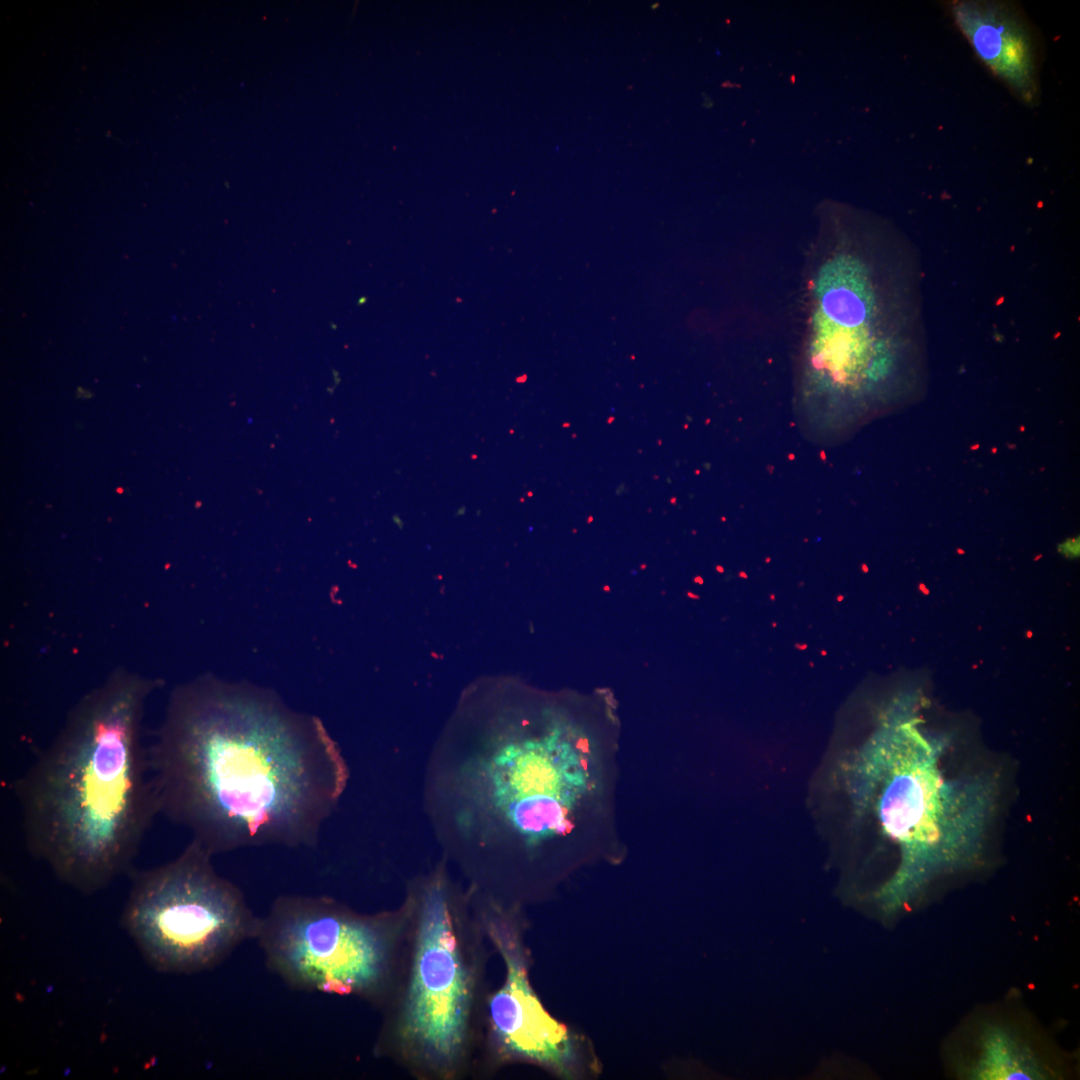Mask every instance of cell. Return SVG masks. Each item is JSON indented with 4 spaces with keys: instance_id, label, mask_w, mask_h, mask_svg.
<instances>
[{
    "instance_id": "3957f363",
    "label": "cell",
    "mask_w": 1080,
    "mask_h": 1080,
    "mask_svg": "<svg viewBox=\"0 0 1080 1080\" xmlns=\"http://www.w3.org/2000/svg\"><path fill=\"white\" fill-rule=\"evenodd\" d=\"M157 680L118 672L86 694L10 785L28 852L64 884L93 894L130 873L159 815L142 736Z\"/></svg>"
},
{
    "instance_id": "6da1fadb",
    "label": "cell",
    "mask_w": 1080,
    "mask_h": 1080,
    "mask_svg": "<svg viewBox=\"0 0 1080 1080\" xmlns=\"http://www.w3.org/2000/svg\"><path fill=\"white\" fill-rule=\"evenodd\" d=\"M148 756L159 815L213 856L315 846L349 780L319 718L268 690L213 678L172 693Z\"/></svg>"
},
{
    "instance_id": "7a4b0ae2",
    "label": "cell",
    "mask_w": 1080,
    "mask_h": 1080,
    "mask_svg": "<svg viewBox=\"0 0 1080 1080\" xmlns=\"http://www.w3.org/2000/svg\"><path fill=\"white\" fill-rule=\"evenodd\" d=\"M827 770L841 835L898 860L878 893L891 906L979 866L1012 794V768L1003 756L910 722L833 753Z\"/></svg>"
},
{
    "instance_id": "30bf717a",
    "label": "cell",
    "mask_w": 1080,
    "mask_h": 1080,
    "mask_svg": "<svg viewBox=\"0 0 1080 1080\" xmlns=\"http://www.w3.org/2000/svg\"><path fill=\"white\" fill-rule=\"evenodd\" d=\"M956 17L979 56L1013 86L1027 89L1033 54L1020 26L995 8L976 4L957 7Z\"/></svg>"
},
{
    "instance_id": "8fae6325",
    "label": "cell",
    "mask_w": 1080,
    "mask_h": 1080,
    "mask_svg": "<svg viewBox=\"0 0 1080 1080\" xmlns=\"http://www.w3.org/2000/svg\"><path fill=\"white\" fill-rule=\"evenodd\" d=\"M972 1075L979 1079H1034L1043 1072L1026 1046L1010 1032L993 1028L980 1040Z\"/></svg>"
},
{
    "instance_id": "277c9868",
    "label": "cell",
    "mask_w": 1080,
    "mask_h": 1080,
    "mask_svg": "<svg viewBox=\"0 0 1080 1080\" xmlns=\"http://www.w3.org/2000/svg\"><path fill=\"white\" fill-rule=\"evenodd\" d=\"M809 253L796 407L811 430L844 435L915 392L916 279L901 244L845 226Z\"/></svg>"
},
{
    "instance_id": "9c48e42d",
    "label": "cell",
    "mask_w": 1080,
    "mask_h": 1080,
    "mask_svg": "<svg viewBox=\"0 0 1080 1080\" xmlns=\"http://www.w3.org/2000/svg\"><path fill=\"white\" fill-rule=\"evenodd\" d=\"M491 933L507 968L503 986L490 1000L495 1034L511 1053L568 1074L575 1052L567 1028L544 1009L533 992L510 937L495 926Z\"/></svg>"
},
{
    "instance_id": "8992f818",
    "label": "cell",
    "mask_w": 1080,
    "mask_h": 1080,
    "mask_svg": "<svg viewBox=\"0 0 1080 1080\" xmlns=\"http://www.w3.org/2000/svg\"><path fill=\"white\" fill-rule=\"evenodd\" d=\"M212 857L191 840L173 860L129 873L122 925L159 972L214 968L257 937L260 918L242 891L217 873Z\"/></svg>"
},
{
    "instance_id": "52a82bcc",
    "label": "cell",
    "mask_w": 1080,
    "mask_h": 1080,
    "mask_svg": "<svg viewBox=\"0 0 1080 1080\" xmlns=\"http://www.w3.org/2000/svg\"><path fill=\"white\" fill-rule=\"evenodd\" d=\"M381 922L327 896L283 895L260 918L256 940L289 986L348 996L376 990L386 975L390 947Z\"/></svg>"
},
{
    "instance_id": "5b68a950",
    "label": "cell",
    "mask_w": 1080,
    "mask_h": 1080,
    "mask_svg": "<svg viewBox=\"0 0 1080 1080\" xmlns=\"http://www.w3.org/2000/svg\"><path fill=\"white\" fill-rule=\"evenodd\" d=\"M491 730L440 742L425 802L436 831L453 846L534 851L574 836L604 789L603 753L558 728Z\"/></svg>"
},
{
    "instance_id": "ba28073f",
    "label": "cell",
    "mask_w": 1080,
    "mask_h": 1080,
    "mask_svg": "<svg viewBox=\"0 0 1080 1080\" xmlns=\"http://www.w3.org/2000/svg\"><path fill=\"white\" fill-rule=\"evenodd\" d=\"M440 877L421 894L416 953L402 1035L435 1064L452 1063L467 1029L470 988Z\"/></svg>"
},
{
    "instance_id": "7c38bea8",
    "label": "cell",
    "mask_w": 1080,
    "mask_h": 1080,
    "mask_svg": "<svg viewBox=\"0 0 1080 1080\" xmlns=\"http://www.w3.org/2000/svg\"><path fill=\"white\" fill-rule=\"evenodd\" d=\"M604 590H605V591H609V590H610L609 586H605V587H604Z\"/></svg>"
}]
</instances>
